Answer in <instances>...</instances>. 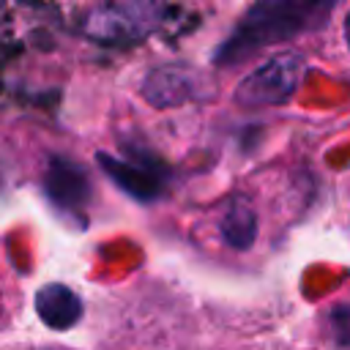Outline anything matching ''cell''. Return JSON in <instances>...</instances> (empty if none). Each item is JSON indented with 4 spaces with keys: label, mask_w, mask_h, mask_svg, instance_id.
<instances>
[{
    "label": "cell",
    "mask_w": 350,
    "mask_h": 350,
    "mask_svg": "<svg viewBox=\"0 0 350 350\" xmlns=\"http://www.w3.org/2000/svg\"><path fill=\"white\" fill-rule=\"evenodd\" d=\"M339 0H254L238 19L235 30L216 49V66H238L260 49L284 44L301 33L317 30L328 22Z\"/></svg>",
    "instance_id": "obj_1"
},
{
    "label": "cell",
    "mask_w": 350,
    "mask_h": 350,
    "mask_svg": "<svg viewBox=\"0 0 350 350\" xmlns=\"http://www.w3.org/2000/svg\"><path fill=\"white\" fill-rule=\"evenodd\" d=\"M304 71L306 60L298 52H279L241 79L235 101L243 107H279L295 96Z\"/></svg>",
    "instance_id": "obj_2"
},
{
    "label": "cell",
    "mask_w": 350,
    "mask_h": 350,
    "mask_svg": "<svg viewBox=\"0 0 350 350\" xmlns=\"http://www.w3.org/2000/svg\"><path fill=\"white\" fill-rule=\"evenodd\" d=\"M98 167L107 172V178L126 194H131L134 200H156L164 191V180L167 172L156 159L148 156H137V159H118L109 153H96Z\"/></svg>",
    "instance_id": "obj_3"
},
{
    "label": "cell",
    "mask_w": 350,
    "mask_h": 350,
    "mask_svg": "<svg viewBox=\"0 0 350 350\" xmlns=\"http://www.w3.org/2000/svg\"><path fill=\"white\" fill-rule=\"evenodd\" d=\"M44 191L46 197L66 211H77L88 202L90 197V178L88 170L71 159L63 156H52L46 161V172H44Z\"/></svg>",
    "instance_id": "obj_4"
},
{
    "label": "cell",
    "mask_w": 350,
    "mask_h": 350,
    "mask_svg": "<svg viewBox=\"0 0 350 350\" xmlns=\"http://www.w3.org/2000/svg\"><path fill=\"white\" fill-rule=\"evenodd\" d=\"M36 312H38V317L49 328L66 331V328H71L82 317V301H79V295L71 287L55 282V284H46V287L38 290Z\"/></svg>",
    "instance_id": "obj_5"
},
{
    "label": "cell",
    "mask_w": 350,
    "mask_h": 350,
    "mask_svg": "<svg viewBox=\"0 0 350 350\" xmlns=\"http://www.w3.org/2000/svg\"><path fill=\"white\" fill-rule=\"evenodd\" d=\"M142 96L156 107L183 104L189 98H197V79L180 68H156L148 74Z\"/></svg>",
    "instance_id": "obj_6"
},
{
    "label": "cell",
    "mask_w": 350,
    "mask_h": 350,
    "mask_svg": "<svg viewBox=\"0 0 350 350\" xmlns=\"http://www.w3.org/2000/svg\"><path fill=\"white\" fill-rule=\"evenodd\" d=\"M219 232L227 246L232 249H249L257 238V216L252 205L243 197H232L219 219Z\"/></svg>",
    "instance_id": "obj_7"
},
{
    "label": "cell",
    "mask_w": 350,
    "mask_h": 350,
    "mask_svg": "<svg viewBox=\"0 0 350 350\" xmlns=\"http://www.w3.org/2000/svg\"><path fill=\"white\" fill-rule=\"evenodd\" d=\"M334 331H336L339 342L350 345V304H342L334 309Z\"/></svg>",
    "instance_id": "obj_8"
},
{
    "label": "cell",
    "mask_w": 350,
    "mask_h": 350,
    "mask_svg": "<svg viewBox=\"0 0 350 350\" xmlns=\"http://www.w3.org/2000/svg\"><path fill=\"white\" fill-rule=\"evenodd\" d=\"M345 41H347V49H350V14L345 16Z\"/></svg>",
    "instance_id": "obj_9"
}]
</instances>
